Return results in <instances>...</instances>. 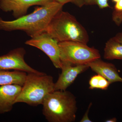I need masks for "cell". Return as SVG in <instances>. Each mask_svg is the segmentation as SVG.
Listing matches in <instances>:
<instances>
[{
  "label": "cell",
  "mask_w": 122,
  "mask_h": 122,
  "mask_svg": "<svg viewBox=\"0 0 122 122\" xmlns=\"http://www.w3.org/2000/svg\"><path fill=\"white\" fill-rule=\"evenodd\" d=\"M61 73L54 83L55 91L66 90L79 75L89 68L87 65H75L67 62H61Z\"/></svg>",
  "instance_id": "cell-8"
},
{
  "label": "cell",
  "mask_w": 122,
  "mask_h": 122,
  "mask_svg": "<svg viewBox=\"0 0 122 122\" xmlns=\"http://www.w3.org/2000/svg\"><path fill=\"white\" fill-rule=\"evenodd\" d=\"M119 0H112V1L113 2H115V3H116V2H118V1H119Z\"/></svg>",
  "instance_id": "cell-21"
},
{
  "label": "cell",
  "mask_w": 122,
  "mask_h": 122,
  "mask_svg": "<svg viewBox=\"0 0 122 122\" xmlns=\"http://www.w3.org/2000/svg\"><path fill=\"white\" fill-rule=\"evenodd\" d=\"M89 89H99L106 90L108 89L111 83L106 79L100 75L92 76L89 81Z\"/></svg>",
  "instance_id": "cell-14"
},
{
  "label": "cell",
  "mask_w": 122,
  "mask_h": 122,
  "mask_svg": "<svg viewBox=\"0 0 122 122\" xmlns=\"http://www.w3.org/2000/svg\"><path fill=\"white\" fill-rule=\"evenodd\" d=\"M53 0L63 5L69 2H71L79 8H81L83 7V5H85L83 0Z\"/></svg>",
  "instance_id": "cell-17"
},
{
  "label": "cell",
  "mask_w": 122,
  "mask_h": 122,
  "mask_svg": "<svg viewBox=\"0 0 122 122\" xmlns=\"http://www.w3.org/2000/svg\"><path fill=\"white\" fill-rule=\"evenodd\" d=\"M22 87V86L16 84L0 86V113L11 111Z\"/></svg>",
  "instance_id": "cell-10"
},
{
  "label": "cell",
  "mask_w": 122,
  "mask_h": 122,
  "mask_svg": "<svg viewBox=\"0 0 122 122\" xmlns=\"http://www.w3.org/2000/svg\"><path fill=\"white\" fill-rule=\"evenodd\" d=\"M26 75V72L20 71H0V86L16 84L22 86Z\"/></svg>",
  "instance_id": "cell-12"
},
{
  "label": "cell",
  "mask_w": 122,
  "mask_h": 122,
  "mask_svg": "<svg viewBox=\"0 0 122 122\" xmlns=\"http://www.w3.org/2000/svg\"><path fill=\"white\" fill-rule=\"evenodd\" d=\"M112 19L115 24L120 26L122 23V0L115 3L112 13Z\"/></svg>",
  "instance_id": "cell-15"
},
{
  "label": "cell",
  "mask_w": 122,
  "mask_h": 122,
  "mask_svg": "<svg viewBox=\"0 0 122 122\" xmlns=\"http://www.w3.org/2000/svg\"><path fill=\"white\" fill-rule=\"evenodd\" d=\"M117 119L116 118L114 117L110 119H108L106 120L105 122H117Z\"/></svg>",
  "instance_id": "cell-20"
},
{
  "label": "cell",
  "mask_w": 122,
  "mask_h": 122,
  "mask_svg": "<svg viewBox=\"0 0 122 122\" xmlns=\"http://www.w3.org/2000/svg\"><path fill=\"white\" fill-rule=\"evenodd\" d=\"M25 53V49L20 47L0 56V71L14 70L26 73H41L42 72L33 69L25 62L24 59Z\"/></svg>",
  "instance_id": "cell-7"
},
{
  "label": "cell",
  "mask_w": 122,
  "mask_h": 122,
  "mask_svg": "<svg viewBox=\"0 0 122 122\" xmlns=\"http://www.w3.org/2000/svg\"><path fill=\"white\" fill-rule=\"evenodd\" d=\"M42 114L49 122H73L77 107L76 97L69 91H55L43 101Z\"/></svg>",
  "instance_id": "cell-2"
},
{
  "label": "cell",
  "mask_w": 122,
  "mask_h": 122,
  "mask_svg": "<svg viewBox=\"0 0 122 122\" xmlns=\"http://www.w3.org/2000/svg\"><path fill=\"white\" fill-rule=\"evenodd\" d=\"M53 0H0V9L5 12H12L16 19L26 15L30 7L48 4Z\"/></svg>",
  "instance_id": "cell-9"
},
{
  "label": "cell",
  "mask_w": 122,
  "mask_h": 122,
  "mask_svg": "<svg viewBox=\"0 0 122 122\" xmlns=\"http://www.w3.org/2000/svg\"><path fill=\"white\" fill-rule=\"evenodd\" d=\"M53 78L45 73H28L15 103H25L33 106L42 105L49 94L55 91Z\"/></svg>",
  "instance_id": "cell-4"
},
{
  "label": "cell",
  "mask_w": 122,
  "mask_h": 122,
  "mask_svg": "<svg viewBox=\"0 0 122 122\" xmlns=\"http://www.w3.org/2000/svg\"><path fill=\"white\" fill-rule=\"evenodd\" d=\"M114 37L117 41L122 44V32L118 33Z\"/></svg>",
  "instance_id": "cell-19"
},
{
  "label": "cell",
  "mask_w": 122,
  "mask_h": 122,
  "mask_svg": "<svg viewBox=\"0 0 122 122\" xmlns=\"http://www.w3.org/2000/svg\"><path fill=\"white\" fill-rule=\"evenodd\" d=\"M45 32L58 42L75 41L87 44L89 40L87 30L76 18L62 10L55 15Z\"/></svg>",
  "instance_id": "cell-3"
},
{
  "label": "cell",
  "mask_w": 122,
  "mask_h": 122,
  "mask_svg": "<svg viewBox=\"0 0 122 122\" xmlns=\"http://www.w3.org/2000/svg\"><path fill=\"white\" fill-rule=\"evenodd\" d=\"M79 42L65 41L58 42L60 59L75 65H87L101 58L99 51Z\"/></svg>",
  "instance_id": "cell-5"
},
{
  "label": "cell",
  "mask_w": 122,
  "mask_h": 122,
  "mask_svg": "<svg viewBox=\"0 0 122 122\" xmlns=\"http://www.w3.org/2000/svg\"><path fill=\"white\" fill-rule=\"evenodd\" d=\"M63 5L54 1L46 5L35 7L32 13L11 21L0 17V30L5 31L20 30L31 38L45 32L54 16L62 10Z\"/></svg>",
  "instance_id": "cell-1"
},
{
  "label": "cell",
  "mask_w": 122,
  "mask_h": 122,
  "mask_svg": "<svg viewBox=\"0 0 122 122\" xmlns=\"http://www.w3.org/2000/svg\"><path fill=\"white\" fill-rule=\"evenodd\" d=\"M92 103L91 102L89 105V106L87 107V110L86 111V113L84 115L82 118L80 120V122H92L88 116V114H89V112L90 111V109L91 107V106H92Z\"/></svg>",
  "instance_id": "cell-18"
},
{
  "label": "cell",
  "mask_w": 122,
  "mask_h": 122,
  "mask_svg": "<svg viewBox=\"0 0 122 122\" xmlns=\"http://www.w3.org/2000/svg\"><path fill=\"white\" fill-rule=\"evenodd\" d=\"M104 58L107 60H122V44L114 37L110 38L106 43Z\"/></svg>",
  "instance_id": "cell-13"
},
{
  "label": "cell",
  "mask_w": 122,
  "mask_h": 122,
  "mask_svg": "<svg viewBox=\"0 0 122 122\" xmlns=\"http://www.w3.org/2000/svg\"><path fill=\"white\" fill-rule=\"evenodd\" d=\"M87 65L93 72L106 79L111 84L122 82V78L119 74L115 66L112 63L104 61L99 58Z\"/></svg>",
  "instance_id": "cell-11"
},
{
  "label": "cell",
  "mask_w": 122,
  "mask_h": 122,
  "mask_svg": "<svg viewBox=\"0 0 122 122\" xmlns=\"http://www.w3.org/2000/svg\"><path fill=\"white\" fill-rule=\"evenodd\" d=\"M86 5H97L100 9H103L110 7L109 0H83Z\"/></svg>",
  "instance_id": "cell-16"
},
{
  "label": "cell",
  "mask_w": 122,
  "mask_h": 122,
  "mask_svg": "<svg viewBox=\"0 0 122 122\" xmlns=\"http://www.w3.org/2000/svg\"><path fill=\"white\" fill-rule=\"evenodd\" d=\"M25 44L41 50L49 58L55 68L61 69L62 63L60 57L58 42L46 32H44L31 38Z\"/></svg>",
  "instance_id": "cell-6"
}]
</instances>
